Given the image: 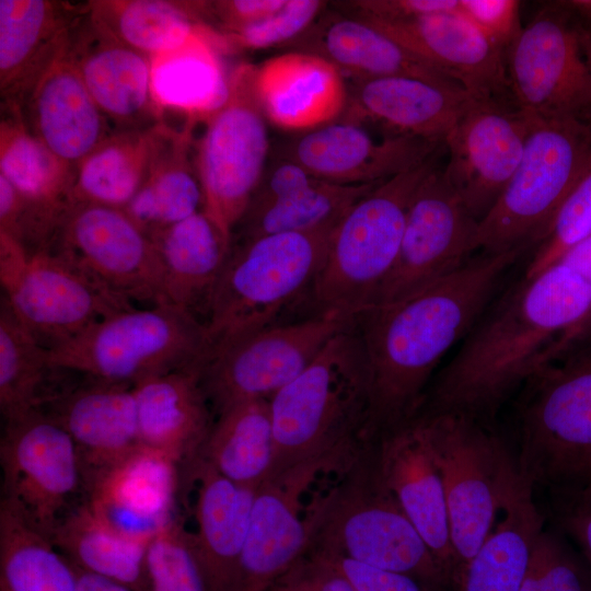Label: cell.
Listing matches in <instances>:
<instances>
[{
  "label": "cell",
  "instance_id": "6da1fadb",
  "mask_svg": "<svg viewBox=\"0 0 591 591\" xmlns=\"http://www.w3.org/2000/svg\"><path fill=\"white\" fill-rule=\"evenodd\" d=\"M591 340V285L560 263L496 296L430 382L416 417L457 415L490 427L544 366Z\"/></svg>",
  "mask_w": 591,
  "mask_h": 591
},
{
  "label": "cell",
  "instance_id": "7a4b0ae2",
  "mask_svg": "<svg viewBox=\"0 0 591 591\" xmlns=\"http://www.w3.org/2000/svg\"><path fill=\"white\" fill-rule=\"evenodd\" d=\"M529 248L479 252L420 292L350 318L369 368L373 439L416 416L441 359L468 334Z\"/></svg>",
  "mask_w": 591,
  "mask_h": 591
},
{
  "label": "cell",
  "instance_id": "3957f363",
  "mask_svg": "<svg viewBox=\"0 0 591 591\" xmlns=\"http://www.w3.org/2000/svg\"><path fill=\"white\" fill-rule=\"evenodd\" d=\"M275 473L373 441L367 357L350 321L310 366L269 399Z\"/></svg>",
  "mask_w": 591,
  "mask_h": 591
},
{
  "label": "cell",
  "instance_id": "277c9868",
  "mask_svg": "<svg viewBox=\"0 0 591 591\" xmlns=\"http://www.w3.org/2000/svg\"><path fill=\"white\" fill-rule=\"evenodd\" d=\"M339 474L338 484L306 510L309 552L408 573L439 591H452L442 568L383 482L374 441L364 444Z\"/></svg>",
  "mask_w": 591,
  "mask_h": 591
},
{
  "label": "cell",
  "instance_id": "5b68a950",
  "mask_svg": "<svg viewBox=\"0 0 591 591\" xmlns=\"http://www.w3.org/2000/svg\"><path fill=\"white\" fill-rule=\"evenodd\" d=\"M520 474L549 494L591 484V340L551 361L518 392Z\"/></svg>",
  "mask_w": 591,
  "mask_h": 591
},
{
  "label": "cell",
  "instance_id": "8992f818",
  "mask_svg": "<svg viewBox=\"0 0 591 591\" xmlns=\"http://www.w3.org/2000/svg\"><path fill=\"white\" fill-rule=\"evenodd\" d=\"M335 227L232 244L207 308L208 357L237 338L274 325L283 308L311 290Z\"/></svg>",
  "mask_w": 591,
  "mask_h": 591
},
{
  "label": "cell",
  "instance_id": "52a82bcc",
  "mask_svg": "<svg viewBox=\"0 0 591 591\" xmlns=\"http://www.w3.org/2000/svg\"><path fill=\"white\" fill-rule=\"evenodd\" d=\"M208 354L205 322L183 308L163 303L109 314L47 348V360L53 369L135 385L171 371L200 372Z\"/></svg>",
  "mask_w": 591,
  "mask_h": 591
},
{
  "label": "cell",
  "instance_id": "ba28073f",
  "mask_svg": "<svg viewBox=\"0 0 591 591\" xmlns=\"http://www.w3.org/2000/svg\"><path fill=\"white\" fill-rule=\"evenodd\" d=\"M438 153L356 201L335 227L312 287L316 314L350 320L368 308L398 255L409 202Z\"/></svg>",
  "mask_w": 591,
  "mask_h": 591
},
{
  "label": "cell",
  "instance_id": "9c48e42d",
  "mask_svg": "<svg viewBox=\"0 0 591 591\" xmlns=\"http://www.w3.org/2000/svg\"><path fill=\"white\" fill-rule=\"evenodd\" d=\"M530 117V116H529ZM591 153V125L576 117H530L521 161L478 223L479 252L537 246Z\"/></svg>",
  "mask_w": 591,
  "mask_h": 591
},
{
  "label": "cell",
  "instance_id": "30bf717a",
  "mask_svg": "<svg viewBox=\"0 0 591 591\" xmlns=\"http://www.w3.org/2000/svg\"><path fill=\"white\" fill-rule=\"evenodd\" d=\"M416 418L426 428L442 476L460 575L490 533L521 474L512 450L490 427L457 415Z\"/></svg>",
  "mask_w": 591,
  "mask_h": 591
},
{
  "label": "cell",
  "instance_id": "8fae6325",
  "mask_svg": "<svg viewBox=\"0 0 591 591\" xmlns=\"http://www.w3.org/2000/svg\"><path fill=\"white\" fill-rule=\"evenodd\" d=\"M255 76L252 63L235 67L229 74L224 103L199 119L204 130L197 141L193 138L202 210L231 243L262 183L268 154L266 117Z\"/></svg>",
  "mask_w": 591,
  "mask_h": 591
},
{
  "label": "cell",
  "instance_id": "7c38bea8",
  "mask_svg": "<svg viewBox=\"0 0 591 591\" xmlns=\"http://www.w3.org/2000/svg\"><path fill=\"white\" fill-rule=\"evenodd\" d=\"M588 31L551 2L505 53L514 106L534 118L576 117L591 125Z\"/></svg>",
  "mask_w": 591,
  "mask_h": 591
},
{
  "label": "cell",
  "instance_id": "4fadbf2b",
  "mask_svg": "<svg viewBox=\"0 0 591 591\" xmlns=\"http://www.w3.org/2000/svg\"><path fill=\"white\" fill-rule=\"evenodd\" d=\"M335 314L274 324L210 354L199 378L217 416L239 403L270 399L301 374L348 324Z\"/></svg>",
  "mask_w": 591,
  "mask_h": 591
},
{
  "label": "cell",
  "instance_id": "5bb4252c",
  "mask_svg": "<svg viewBox=\"0 0 591 591\" xmlns=\"http://www.w3.org/2000/svg\"><path fill=\"white\" fill-rule=\"evenodd\" d=\"M49 251L131 304L170 303L154 245L124 209L74 202Z\"/></svg>",
  "mask_w": 591,
  "mask_h": 591
},
{
  "label": "cell",
  "instance_id": "9a60e30c",
  "mask_svg": "<svg viewBox=\"0 0 591 591\" xmlns=\"http://www.w3.org/2000/svg\"><path fill=\"white\" fill-rule=\"evenodd\" d=\"M478 223L437 166L413 195L397 258L369 306L404 300L460 269L479 250Z\"/></svg>",
  "mask_w": 591,
  "mask_h": 591
},
{
  "label": "cell",
  "instance_id": "2e32d148",
  "mask_svg": "<svg viewBox=\"0 0 591 591\" xmlns=\"http://www.w3.org/2000/svg\"><path fill=\"white\" fill-rule=\"evenodd\" d=\"M354 454H321L291 465L255 493L247 535L228 591H269L310 549L303 497L323 473H340Z\"/></svg>",
  "mask_w": 591,
  "mask_h": 591
},
{
  "label": "cell",
  "instance_id": "e0dca14e",
  "mask_svg": "<svg viewBox=\"0 0 591 591\" xmlns=\"http://www.w3.org/2000/svg\"><path fill=\"white\" fill-rule=\"evenodd\" d=\"M4 498L49 535L81 486L84 471L71 436L40 408L4 421L0 443Z\"/></svg>",
  "mask_w": 591,
  "mask_h": 591
},
{
  "label": "cell",
  "instance_id": "ac0fdd59",
  "mask_svg": "<svg viewBox=\"0 0 591 591\" xmlns=\"http://www.w3.org/2000/svg\"><path fill=\"white\" fill-rule=\"evenodd\" d=\"M1 286L14 315L46 348L77 336L109 314L135 306L49 250L28 256Z\"/></svg>",
  "mask_w": 591,
  "mask_h": 591
},
{
  "label": "cell",
  "instance_id": "d6986e66",
  "mask_svg": "<svg viewBox=\"0 0 591 591\" xmlns=\"http://www.w3.org/2000/svg\"><path fill=\"white\" fill-rule=\"evenodd\" d=\"M529 129L530 117L513 104L475 99L447 136L443 173L478 221L518 167Z\"/></svg>",
  "mask_w": 591,
  "mask_h": 591
},
{
  "label": "cell",
  "instance_id": "ffe728a7",
  "mask_svg": "<svg viewBox=\"0 0 591 591\" xmlns=\"http://www.w3.org/2000/svg\"><path fill=\"white\" fill-rule=\"evenodd\" d=\"M179 465L164 453L140 444L85 478L84 502L113 531L147 545L176 520Z\"/></svg>",
  "mask_w": 591,
  "mask_h": 591
},
{
  "label": "cell",
  "instance_id": "44dd1931",
  "mask_svg": "<svg viewBox=\"0 0 591 591\" xmlns=\"http://www.w3.org/2000/svg\"><path fill=\"white\" fill-rule=\"evenodd\" d=\"M378 467L407 519L449 579L459 569L452 548L445 490L426 428L417 418L374 440Z\"/></svg>",
  "mask_w": 591,
  "mask_h": 591
},
{
  "label": "cell",
  "instance_id": "7402d4cb",
  "mask_svg": "<svg viewBox=\"0 0 591 591\" xmlns=\"http://www.w3.org/2000/svg\"><path fill=\"white\" fill-rule=\"evenodd\" d=\"M355 16L449 76L475 99L513 103L505 51L457 11L408 20Z\"/></svg>",
  "mask_w": 591,
  "mask_h": 591
},
{
  "label": "cell",
  "instance_id": "603a6c76",
  "mask_svg": "<svg viewBox=\"0 0 591 591\" xmlns=\"http://www.w3.org/2000/svg\"><path fill=\"white\" fill-rule=\"evenodd\" d=\"M68 48L92 99L118 131L162 123L152 90L151 58L99 25L88 4L71 30Z\"/></svg>",
  "mask_w": 591,
  "mask_h": 591
},
{
  "label": "cell",
  "instance_id": "cb8c5ba5",
  "mask_svg": "<svg viewBox=\"0 0 591 591\" xmlns=\"http://www.w3.org/2000/svg\"><path fill=\"white\" fill-rule=\"evenodd\" d=\"M441 144L406 134L376 141L357 125L337 123L312 129L288 143L282 159L329 183L372 185L422 164Z\"/></svg>",
  "mask_w": 591,
  "mask_h": 591
},
{
  "label": "cell",
  "instance_id": "d4e9b609",
  "mask_svg": "<svg viewBox=\"0 0 591 591\" xmlns=\"http://www.w3.org/2000/svg\"><path fill=\"white\" fill-rule=\"evenodd\" d=\"M378 185L329 183L282 159L263 177L235 229L239 241L335 227L356 201Z\"/></svg>",
  "mask_w": 591,
  "mask_h": 591
},
{
  "label": "cell",
  "instance_id": "484cf974",
  "mask_svg": "<svg viewBox=\"0 0 591 591\" xmlns=\"http://www.w3.org/2000/svg\"><path fill=\"white\" fill-rule=\"evenodd\" d=\"M88 379L49 393L38 407L73 439L84 480L140 445L132 385Z\"/></svg>",
  "mask_w": 591,
  "mask_h": 591
},
{
  "label": "cell",
  "instance_id": "4316f807",
  "mask_svg": "<svg viewBox=\"0 0 591 591\" xmlns=\"http://www.w3.org/2000/svg\"><path fill=\"white\" fill-rule=\"evenodd\" d=\"M68 42L32 89L22 115L31 132L76 169L116 131L83 83Z\"/></svg>",
  "mask_w": 591,
  "mask_h": 591
},
{
  "label": "cell",
  "instance_id": "83f0119b",
  "mask_svg": "<svg viewBox=\"0 0 591 591\" xmlns=\"http://www.w3.org/2000/svg\"><path fill=\"white\" fill-rule=\"evenodd\" d=\"M84 8L51 0H0V91L5 111L22 113Z\"/></svg>",
  "mask_w": 591,
  "mask_h": 591
},
{
  "label": "cell",
  "instance_id": "f1b7e54d",
  "mask_svg": "<svg viewBox=\"0 0 591 591\" xmlns=\"http://www.w3.org/2000/svg\"><path fill=\"white\" fill-rule=\"evenodd\" d=\"M255 85L266 119L286 130L329 123L348 97L344 73L326 59L303 51L274 56L256 66Z\"/></svg>",
  "mask_w": 591,
  "mask_h": 591
},
{
  "label": "cell",
  "instance_id": "f546056e",
  "mask_svg": "<svg viewBox=\"0 0 591 591\" xmlns=\"http://www.w3.org/2000/svg\"><path fill=\"white\" fill-rule=\"evenodd\" d=\"M199 370L183 369L132 385L140 444L190 464L213 425Z\"/></svg>",
  "mask_w": 591,
  "mask_h": 591
},
{
  "label": "cell",
  "instance_id": "4dcf8cb0",
  "mask_svg": "<svg viewBox=\"0 0 591 591\" xmlns=\"http://www.w3.org/2000/svg\"><path fill=\"white\" fill-rule=\"evenodd\" d=\"M188 468L198 484L193 540L206 591H228L243 552L257 488L227 479L198 456Z\"/></svg>",
  "mask_w": 591,
  "mask_h": 591
},
{
  "label": "cell",
  "instance_id": "1f68e13d",
  "mask_svg": "<svg viewBox=\"0 0 591 591\" xmlns=\"http://www.w3.org/2000/svg\"><path fill=\"white\" fill-rule=\"evenodd\" d=\"M300 37L303 53L317 55L356 79L402 77L463 88L429 62L367 22L352 16H324ZM464 89V88H463Z\"/></svg>",
  "mask_w": 591,
  "mask_h": 591
},
{
  "label": "cell",
  "instance_id": "d6a6232c",
  "mask_svg": "<svg viewBox=\"0 0 591 591\" xmlns=\"http://www.w3.org/2000/svg\"><path fill=\"white\" fill-rule=\"evenodd\" d=\"M521 476L474 556L462 567L453 591H520L537 537L544 530L533 497Z\"/></svg>",
  "mask_w": 591,
  "mask_h": 591
},
{
  "label": "cell",
  "instance_id": "836d02e7",
  "mask_svg": "<svg viewBox=\"0 0 591 591\" xmlns=\"http://www.w3.org/2000/svg\"><path fill=\"white\" fill-rule=\"evenodd\" d=\"M473 100L463 88L402 77L357 79L352 92L359 115L442 143Z\"/></svg>",
  "mask_w": 591,
  "mask_h": 591
},
{
  "label": "cell",
  "instance_id": "e575fe53",
  "mask_svg": "<svg viewBox=\"0 0 591 591\" xmlns=\"http://www.w3.org/2000/svg\"><path fill=\"white\" fill-rule=\"evenodd\" d=\"M148 235L163 266L169 302L207 313L232 243L204 210Z\"/></svg>",
  "mask_w": 591,
  "mask_h": 591
},
{
  "label": "cell",
  "instance_id": "d590c367",
  "mask_svg": "<svg viewBox=\"0 0 591 591\" xmlns=\"http://www.w3.org/2000/svg\"><path fill=\"white\" fill-rule=\"evenodd\" d=\"M220 42L202 25L177 48L151 58L153 95L162 113L173 109L199 120L224 103L229 76L218 55Z\"/></svg>",
  "mask_w": 591,
  "mask_h": 591
},
{
  "label": "cell",
  "instance_id": "8d00e7d4",
  "mask_svg": "<svg viewBox=\"0 0 591 591\" xmlns=\"http://www.w3.org/2000/svg\"><path fill=\"white\" fill-rule=\"evenodd\" d=\"M169 127L116 131L76 167L74 202L125 209L147 181Z\"/></svg>",
  "mask_w": 591,
  "mask_h": 591
},
{
  "label": "cell",
  "instance_id": "74e56055",
  "mask_svg": "<svg viewBox=\"0 0 591 591\" xmlns=\"http://www.w3.org/2000/svg\"><path fill=\"white\" fill-rule=\"evenodd\" d=\"M198 457L227 479L258 488L275 473V436L269 401L239 403L219 414Z\"/></svg>",
  "mask_w": 591,
  "mask_h": 591
},
{
  "label": "cell",
  "instance_id": "f35d334b",
  "mask_svg": "<svg viewBox=\"0 0 591 591\" xmlns=\"http://www.w3.org/2000/svg\"><path fill=\"white\" fill-rule=\"evenodd\" d=\"M194 123L167 130L152 170L124 209L147 233L172 225L202 210L204 196L190 159Z\"/></svg>",
  "mask_w": 591,
  "mask_h": 591
},
{
  "label": "cell",
  "instance_id": "ab89813d",
  "mask_svg": "<svg viewBox=\"0 0 591 591\" xmlns=\"http://www.w3.org/2000/svg\"><path fill=\"white\" fill-rule=\"evenodd\" d=\"M48 537L77 568L114 580L131 591H147L148 544L113 531L84 501L69 509Z\"/></svg>",
  "mask_w": 591,
  "mask_h": 591
},
{
  "label": "cell",
  "instance_id": "60d3db41",
  "mask_svg": "<svg viewBox=\"0 0 591 591\" xmlns=\"http://www.w3.org/2000/svg\"><path fill=\"white\" fill-rule=\"evenodd\" d=\"M88 10L116 39L152 58L177 48L204 25L207 2L97 0Z\"/></svg>",
  "mask_w": 591,
  "mask_h": 591
},
{
  "label": "cell",
  "instance_id": "b9f144b4",
  "mask_svg": "<svg viewBox=\"0 0 591 591\" xmlns=\"http://www.w3.org/2000/svg\"><path fill=\"white\" fill-rule=\"evenodd\" d=\"M0 591H77L73 565L5 498L0 503Z\"/></svg>",
  "mask_w": 591,
  "mask_h": 591
},
{
  "label": "cell",
  "instance_id": "7bdbcfd3",
  "mask_svg": "<svg viewBox=\"0 0 591 591\" xmlns=\"http://www.w3.org/2000/svg\"><path fill=\"white\" fill-rule=\"evenodd\" d=\"M5 113L0 128V175L30 200L69 209L74 204L76 169L31 132L21 113Z\"/></svg>",
  "mask_w": 591,
  "mask_h": 591
},
{
  "label": "cell",
  "instance_id": "ee69618b",
  "mask_svg": "<svg viewBox=\"0 0 591 591\" xmlns=\"http://www.w3.org/2000/svg\"><path fill=\"white\" fill-rule=\"evenodd\" d=\"M50 368L47 348L19 321L7 300L0 304V409L4 421L40 406Z\"/></svg>",
  "mask_w": 591,
  "mask_h": 591
},
{
  "label": "cell",
  "instance_id": "f6af8a7d",
  "mask_svg": "<svg viewBox=\"0 0 591 591\" xmlns=\"http://www.w3.org/2000/svg\"><path fill=\"white\" fill-rule=\"evenodd\" d=\"M147 591H206L193 533L173 521L147 545Z\"/></svg>",
  "mask_w": 591,
  "mask_h": 591
},
{
  "label": "cell",
  "instance_id": "bcb514c9",
  "mask_svg": "<svg viewBox=\"0 0 591 591\" xmlns=\"http://www.w3.org/2000/svg\"><path fill=\"white\" fill-rule=\"evenodd\" d=\"M520 591H591V566L563 533L543 530Z\"/></svg>",
  "mask_w": 591,
  "mask_h": 591
},
{
  "label": "cell",
  "instance_id": "7dc6e473",
  "mask_svg": "<svg viewBox=\"0 0 591 591\" xmlns=\"http://www.w3.org/2000/svg\"><path fill=\"white\" fill-rule=\"evenodd\" d=\"M591 233V153L583 171L559 208L545 237L536 246L524 275L551 267L576 243Z\"/></svg>",
  "mask_w": 591,
  "mask_h": 591
},
{
  "label": "cell",
  "instance_id": "c3c4849f",
  "mask_svg": "<svg viewBox=\"0 0 591 591\" xmlns=\"http://www.w3.org/2000/svg\"><path fill=\"white\" fill-rule=\"evenodd\" d=\"M324 3L318 0H287L269 18L225 33L223 42L246 49H263L285 43L301 36L317 18Z\"/></svg>",
  "mask_w": 591,
  "mask_h": 591
},
{
  "label": "cell",
  "instance_id": "681fc988",
  "mask_svg": "<svg viewBox=\"0 0 591 591\" xmlns=\"http://www.w3.org/2000/svg\"><path fill=\"white\" fill-rule=\"evenodd\" d=\"M457 12L505 53L523 27L517 0H459Z\"/></svg>",
  "mask_w": 591,
  "mask_h": 591
},
{
  "label": "cell",
  "instance_id": "f907efd6",
  "mask_svg": "<svg viewBox=\"0 0 591 591\" xmlns=\"http://www.w3.org/2000/svg\"><path fill=\"white\" fill-rule=\"evenodd\" d=\"M558 531L591 566V484L580 489L551 494Z\"/></svg>",
  "mask_w": 591,
  "mask_h": 591
},
{
  "label": "cell",
  "instance_id": "816d5d0a",
  "mask_svg": "<svg viewBox=\"0 0 591 591\" xmlns=\"http://www.w3.org/2000/svg\"><path fill=\"white\" fill-rule=\"evenodd\" d=\"M309 553H315L331 561L349 579L357 591H439L408 573L369 566L339 555Z\"/></svg>",
  "mask_w": 591,
  "mask_h": 591
},
{
  "label": "cell",
  "instance_id": "f5cc1de1",
  "mask_svg": "<svg viewBox=\"0 0 591 591\" xmlns=\"http://www.w3.org/2000/svg\"><path fill=\"white\" fill-rule=\"evenodd\" d=\"M275 584L285 591H357L336 566L315 553L303 556Z\"/></svg>",
  "mask_w": 591,
  "mask_h": 591
},
{
  "label": "cell",
  "instance_id": "db71d44e",
  "mask_svg": "<svg viewBox=\"0 0 591 591\" xmlns=\"http://www.w3.org/2000/svg\"><path fill=\"white\" fill-rule=\"evenodd\" d=\"M347 5L355 15L385 20H408L433 14L456 12L459 0H366Z\"/></svg>",
  "mask_w": 591,
  "mask_h": 591
},
{
  "label": "cell",
  "instance_id": "11a10c76",
  "mask_svg": "<svg viewBox=\"0 0 591 591\" xmlns=\"http://www.w3.org/2000/svg\"><path fill=\"white\" fill-rule=\"evenodd\" d=\"M287 0H229L209 2V15L217 16L225 33L263 21L278 12Z\"/></svg>",
  "mask_w": 591,
  "mask_h": 591
},
{
  "label": "cell",
  "instance_id": "9f6ffc18",
  "mask_svg": "<svg viewBox=\"0 0 591 591\" xmlns=\"http://www.w3.org/2000/svg\"><path fill=\"white\" fill-rule=\"evenodd\" d=\"M557 263L565 265L591 285V233L572 245Z\"/></svg>",
  "mask_w": 591,
  "mask_h": 591
},
{
  "label": "cell",
  "instance_id": "6f0895ef",
  "mask_svg": "<svg viewBox=\"0 0 591 591\" xmlns=\"http://www.w3.org/2000/svg\"><path fill=\"white\" fill-rule=\"evenodd\" d=\"M73 567L77 572V591H131L114 580Z\"/></svg>",
  "mask_w": 591,
  "mask_h": 591
},
{
  "label": "cell",
  "instance_id": "680465c9",
  "mask_svg": "<svg viewBox=\"0 0 591 591\" xmlns=\"http://www.w3.org/2000/svg\"><path fill=\"white\" fill-rule=\"evenodd\" d=\"M555 2L577 22L591 23V0H565Z\"/></svg>",
  "mask_w": 591,
  "mask_h": 591
},
{
  "label": "cell",
  "instance_id": "91938a15",
  "mask_svg": "<svg viewBox=\"0 0 591 591\" xmlns=\"http://www.w3.org/2000/svg\"><path fill=\"white\" fill-rule=\"evenodd\" d=\"M586 49H587V56L588 60L591 67V32L588 33L587 39H586Z\"/></svg>",
  "mask_w": 591,
  "mask_h": 591
},
{
  "label": "cell",
  "instance_id": "94428289",
  "mask_svg": "<svg viewBox=\"0 0 591 591\" xmlns=\"http://www.w3.org/2000/svg\"><path fill=\"white\" fill-rule=\"evenodd\" d=\"M269 591H285L280 586L275 584Z\"/></svg>",
  "mask_w": 591,
  "mask_h": 591
}]
</instances>
